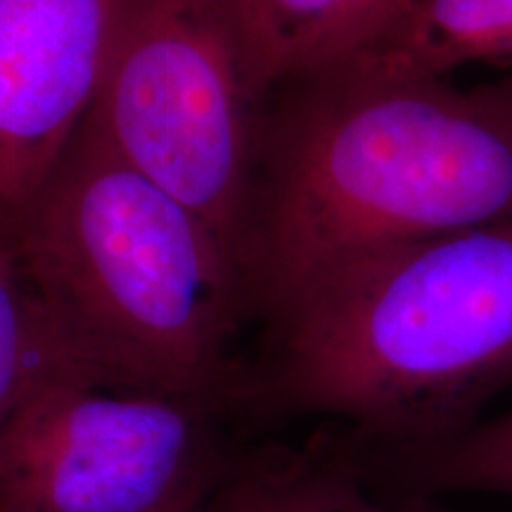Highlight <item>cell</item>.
<instances>
[{
    "label": "cell",
    "instance_id": "cell-1",
    "mask_svg": "<svg viewBox=\"0 0 512 512\" xmlns=\"http://www.w3.org/2000/svg\"><path fill=\"white\" fill-rule=\"evenodd\" d=\"M283 88L249 245L268 323L377 254L512 216V79L460 88L325 69Z\"/></svg>",
    "mask_w": 512,
    "mask_h": 512
},
{
    "label": "cell",
    "instance_id": "cell-2",
    "mask_svg": "<svg viewBox=\"0 0 512 512\" xmlns=\"http://www.w3.org/2000/svg\"><path fill=\"white\" fill-rule=\"evenodd\" d=\"M38 302L88 380L226 413L247 399L233 358L252 287L219 235L79 133L12 230Z\"/></svg>",
    "mask_w": 512,
    "mask_h": 512
},
{
    "label": "cell",
    "instance_id": "cell-3",
    "mask_svg": "<svg viewBox=\"0 0 512 512\" xmlns=\"http://www.w3.org/2000/svg\"><path fill=\"white\" fill-rule=\"evenodd\" d=\"M247 399L413 446L512 387V216L377 254L273 318Z\"/></svg>",
    "mask_w": 512,
    "mask_h": 512
},
{
    "label": "cell",
    "instance_id": "cell-4",
    "mask_svg": "<svg viewBox=\"0 0 512 512\" xmlns=\"http://www.w3.org/2000/svg\"><path fill=\"white\" fill-rule=\"evenodd\" d=\"M266 95L238 0H126L81 131L195 211L249 280Z\"/></svg>",
    "mask_w": 512,
    "mask_h": 512
},
{
    "label": "cell",
    "instance_id": "cell-5",
    "mask_svg": "<svg viewBox=\"0 0 512 512\" xmlns=\"http://www.w3.org/2000/svg\"><path fill=\"white\" fill-rule=\"evenodd\" d=\"M204 401L64 375L0 425V512H159L204 496L238 446Z\"/></svg>",
    "mask_w": 512,
    "mask_h": 512
},
{
    "label": "cell",
    "instance_id": "cell-6",
    "mask_svg": "<svg viewBox=\"0 0 512 512\" xmlns=\"http://www.w3.org/2000/svg\"><path fill=\"white\" fill-rule=\"evenodd\" d=\"M126 0H0V230L55 174L100 91Z\"/></svg>",
    "mask_w": 512,
    "mask_h": 512
},
{
    "label": "cell",
    "instance_id": "cell-7",
    "mask_svg": "<svg viewBox=\"0 0 512 512\" xmlns=\"http://www.w3.org/2000/svg\"><path fill=\"white\" fill-rule=\"evenodd\" d=\"M192 512H456L430 496L384 494L354 437H318L302 448H238Z\"/></svg>",
    "mask_w": 512,
    "mask_h": 512
},
{
    "label": "cell",
    "instance_id": "cell-8",
    "mask_svg": "<svg viewBox=\"0 0 512 512\" xmlns=\"http://www.w3.org/2000/svg\"><path fill=\"white\" fill-rule=\"evenodd\" d=\"M256 74L268 93L351 60L411 0H238Z\"/></svg>",
    "mask_w": 512,
    "mask_h": 512
},
{
    "label": "cell",
    "instance_id": "cell-9",
    "mask_svg": "<svg viewBox=\"0 0 512 512\" xmlns=\"http://www.w3.org/2000/svg\"><path fill=\"white\" fill-rule=\"evenodd\" d=\"M470 62H512V0H411L382 36L332 69L448 79Z\"/></svg>",
    "mask_w": 512,
    "mask_h": 512
},
{
    "label": "cell",
    "instance_id": "cell-10",
    "mask_svg": "<svg viewBox=\"0 0 512 512\" xmlns=\"http://www.w3.org/2000/svg\"><path fill=\"white\" fill-rule=\"evenodd\" d=\"M370 477L408 496L448 491L512 496V408L494 420L472 422L444 439L413 446H375L356 439Z\"/></svg>",
    "mask_w": 512,
    "mask_h": 512
},
{
    "label": "cell",
    "instance_id": "cell-11",
    "mask_svg": "<svg viewBox=\"0 0 512 512\" xmlns=\"http://www.w3.org/2000/svg\"><path fill=\"white\" fill-rule=\"evenodd\" d=\"M64 375L88 380L38 302L12 233L0 230V425L36 389Z\"/></svg>",
    "mask_w": 512,
    "mask_h": 512
},
{
    "label": "cell",
    "instance_id": "cell-12",
    "mask_svg": "<svg viewBox=\"0 0 512 512\" xmlns=\"http://www.w3.org/2000/svg\"><path fill=\"white\" fill-rule=\"evenodd\" d=\"M202 498H204V496L185 498V501H178V503L169 505V508H164V510H159V512H192V510H195V505L202 501Z\"/></svg>",
    "mask_w": 512,
    "mask_h": 512
}]
</instances>
